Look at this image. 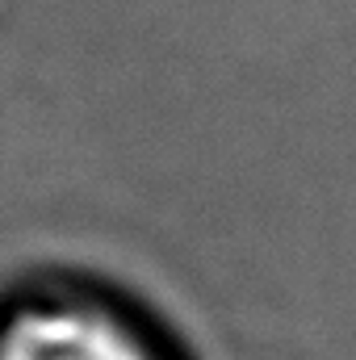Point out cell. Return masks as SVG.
I'll use <instances>...</instances> for the list:
<instances>
[{
    "label": "cell",
    "mask_w": 356,
    "mask_h": 360,
    "mask_svg": "<svg viewBox=\"0 0 356 360\" xmlns=\"http://www.w3.org/2000/svg\"><path fill=\"white\" fill-rule=\"evenodd\" d=\"M0 360H177L168 340L122 302L42 285L0 310Z\"/></svg>",
    "instance_id": "obj_1"
}]
</instances>
